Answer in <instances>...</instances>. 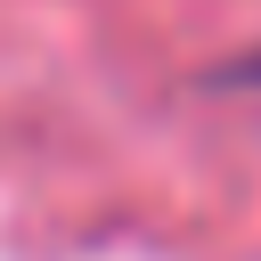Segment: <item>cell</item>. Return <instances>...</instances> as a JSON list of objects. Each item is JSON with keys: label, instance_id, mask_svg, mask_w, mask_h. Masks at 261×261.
<instances>
[{"label": "cell", "instance_id": "6da1fadb", "mask_svg": "<svg viewBox=\"0 0 261 261\" xmlns=\"http://www.w3.org/2000/svg\"><path fill=\"white\" fill-rule=\"evenodd\" d=\"M220 82H245V90H261V57H237V65L220 73Z\"/></svg>", "mask_w": 261, "mask_h": 261}]
</instances>
